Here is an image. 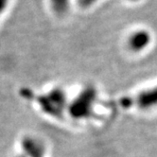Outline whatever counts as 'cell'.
<instances>
[{
  "instance_id": "1",
  "label": "cell",
  "mask_w": 157,
  "mask_h": 157,
  "mask_svg": "<svg viewBox=\"0 0 157 157\" xmlns=\"http://www.w3.org/2000/svg\"><path fill=\"white\" fill-rule=\"evenodd\" d=\"M150 33H148V31L146 30L139 29L132 32L131 34V36L129 37V44L131 48L140 50L144 47L147 46L150 43Z\"/></svg>"
},
{
  "instance_id": "2",
  "label": "cell",
  "mask_w": 157,
  "mask_h": 157,
  "mask_svg": "<svg viewBox=\"0 0 157 157\" xmlns=\"http://www.w3.org/2000/svg\"><path fill=\"white\" fill-rule=\"evenodd\" d=\"M52 12L57 15H63L69 10L72 0H48Z\"/></svg>"
},
{
  "instance_id": "3",
  "label": "cell",
  "mask_w": 157,
  "mask_h": 157,
  "mask_svg": "<svg viewBox=\"0 0 157 157\" xmlns=\"http://www.w3.org/2000/svg\"><path fill=\"white\" fill-rule=\"evenodd\" d=\"M100 0H75V3L82 10H88L97 5Z\"/></svg>"
},
{
  "instance_id": "4",
  "label": "cell",
  "mask_w": 157,
  "mask_h": 157,
  "mask_svg": "<svg viewBox=\"0 0 157 157\" xmlns=\"http://www.w3.org/2000/svg\"><path fill=\"white\" fill-rule=\"evenodd\" d=\"M9 3H10V0H0V15L5 12V10L7 9Z\"/></svg>"
},
{
  "instance_id": "5",
  "label": "cell",
  "mask_w": 157,
  "mask_h": 157,
  "mask_svg": "<svg viewBox=\"0 0 157 157\" xmlns=\"http://www.w3.org/2000/svg\"><path fill=\"white\" fill-rule=\"evenodd\" d=\"M126 1L130 3H136V2H139L140 0H126Z\"/></svg>"
}]
</instances>
